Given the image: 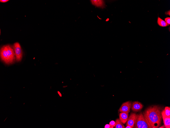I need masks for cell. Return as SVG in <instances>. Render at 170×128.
Wrapping results in <instances>:
<instances>
[{
  "label": "cell",
  "mask_w": 170,
  "mask_h": 128,
  "mask_svg": "<svg viewBox=\"0 0 170 128\" xmlns=\"http://www.w3.org/2000/svg\"><path fill=\"white\" fill-rule=\"evenodd\" d=\"M136 114L135 113H131L130 114L126 122V126H129L132 128L134 126Z\"/></svg>",
  "instance_id": "cell-6"
},
{
  "label": "cell",
  "mask_w": 170,
  "mask_h": 128,
  "mask_svg": "<svg viewBox=\"0 0 170 128\" xmlns=\"http://www.w3.org/2000/svg\"><path fill=\"white\" fill-rule=\"evenodd\" d=\"M143 107V106L141 103L138 101H136L132 103L131 108L133 112H138L141 111Z\"/></svg>",
  "instance_id": "cell-7"
},
{
  "label": "cell",
  "mask_w": 170,
  "mask_h": 128,
  "mask_svg": "<svg viewBox=\"0 0 170 128\" xmlns=\"http://www.w3.org/2000/svg\"><path fill=\"white\" fill-rule=\"evenodd\" d=\"M0 57L2 61L5 64H13L16 56L13 48L9 45L2 46L0 49Z\"/></svg>",
  "instance_id": "cell-2"
},
{
  "label": "cell",
  "mask_w": 170,
  "mask_h": 128,
  "mask_svg": "<svg viewBox=\"0 0 170 128\" xmlns=\"http://www.w3.org/2000/svg\"><path fill=\"white\" fill-rule=\"evenodd\" d=\"M9 0H0V1L2 3H5L8 1Z\"/></svg>",
  "instance_id": "cell-17"
},
{
  "label": "cell",
  "mask_w": 170,
  "mask_h": 128,
  "mask_svg": "<svg viewBox=\"0 0 170 128\" xmlns=\"http://www.w3.org/2000/svg\"><path fill=\"white\" fill-rule=\"evenodd\" d=\"M92 4L100 8H103L105 4L103 1L102 0H91Z\"/></svg>",
  "instance_id": "cell-10"
},
{
  "label": "cell",
  "mask_w": 170,
  "mask_h": 128,
  "mask_svg": "<svg viewBox=\"0 0 170 128\" xmlns=\"http://www.w3.org/2000/svg\"><path fill=\"white\" fill-rule=\"evenodd\" d=\"M165 22L168 24H170V17H167L165 18Z\"/></svg>",
  "instance_id": "cell-15"
},
{
  "label": "cell",
  "mask_w": 170,
  "mask_h": 128,
  "mask_svg": "<svg viewBox=\"0 0 170 128\" xmlns=\"http://www.w3.org/2000/svg\"><path fill=\"white\" fill-rule=\"evenodd\" d=\"M15 52L16 60L18 62L20 61L23 57V52L19 43L18 42L14 44L13 47Z\"/></svg>",
  "instance_id": "cell-4"
},
{
  "label": "cell",
  "mask_w": 170,
  "mask_h": 128,
  "mask_svg": "<svg viewBox=\"0 0 170 128\" xmlns=\"http://www.w3.org/2000/svg\"><path fill=\"white\" fill-rule=\"evenodd\" d=\"M162 115L164 125L166 128H170V117L166 116L164 112V110L162 112Z\"/></svg>",
  "instance_id": "cell-8"
},
{
  "label": "cell",
  "mask_w": 170,
  "mask_h": 128,
  "mask_svg": "<svg viewBox=\"0 0 170 128\" xmlns=\"http://www.w3.org/2000/svg\"><path fill=\"white\" fill-rule=\"evenodd\" d=\"M164 112L165 115L168 117H170V107H166L164 110Z\"/></svg>",
  "instance_id": "cell-13"
},
{
  "label": "cell",
  "mask_w": 170,
  "mask_h": 128,
  "mask_svg": "<svg viewBox=\"0 0 170 128\" xmlns=\"http://www.w3.org/2000/svg\"><path fill=\"white\" fill-rule=\"evenodd\" d=\"M110 125L112 127H114L116 125V123L114 121H112L109 123Z\"/></svg>",
  "instance_id": "cell-14"
},
{
  "label": "cell",
  "mask_w": 170,
  "mask_h": 128,
  "mask_svg": "<svg viewBox=\"0 0 170 128\" xmlns=\"http://www.w3.org/2000/svg\"><path fill=\"white\" fill-rule=\"evenodd\" d=\"M157 23L160 26L163 27H167L169 25L165 21L161 19L160 17L158 18Z\"/></svg>",
  "instance_id": "cell-12"
},
{
  "label": "cell",
  "mask_w": 170,
  "mask_h": 128,
  "mask_svg": "<svg viewBox=\"0 0 170 128\" xmlns=\"http://www.w3.org/2000/svg\"><path fill=\"white\" fill-rule=\"evenodd\" d=\"M133 128H151L149 123L145 118L142 112L136 114L135 125Z\"/></svg>",
  "instance_id": "cell-3"
},
{
  "label": "cell",
  "mask_w": 170,
  "mask_h": 128,
  "mask_svg": "<svg viewBox=\"0 0 170 128\" xmlns=\"http://www.w3.org/2000/svg\"><path fill=\"white\" fill-rule=\"evenodd\" d=\"M165 14L166 15H169V16H170V10L169 11H168L167 12H166L165 13Z\"/></svg>",
  "instance_id": "cell-18"
},
{
  "label": "cell",
  "mask_w": 170,
  "mask_h": 128,
  "mask_svg": "<svg viewBox=\"0 0 170 128\" xmlns=\"http://www.w3.org/2000/svg\"><path fill=\"white\" fill-rule=\"evenodd\" d=\"M162 111L157 105L148 107L143 112L145 118L149 123L151 128H157L160 126L162 121Z\"/></svg>",
  "instance_id": "cell-1"
},
{
  "label": "cell",
  "mask_w": 170,
  "mask_h": 128,
  "mask_svg": "<svg viewBox=\"0 0 170 128\" xmlns=\"http://www.w3.org/2000/svg\"><path fill=\"white\" fill-rule=\"evenodd\" d=\"M129 117V113L125 112H121L119 114V119L123 124L127 122Z\"/></svg>",
  "instance_id": "cell-9"
},
{
  "label": "cell",
  "mask_w": 170,
  "mask_h": 128,
  "mask_svg": "<svg viewBox=\"0 0 170 128\" xmlns=\"http://www.w3.org/2000/svg\"><path fill=\"white\" fill-rule=\"evenodd\" d=\"M165 128V126L164 125L163 126H161V127H160V128Z\"/></svg>",
  "instance_id": "cell-20"
},
{
  "label": "cell",
  "mask_w": 170,
  "mask_h": 128,
  "mask_svg": "<svg viewBox=\"0 0 170 128\" xmlns=\"http://www.w3.org/2000/svg\"><path fill=\"white\" fill-rule=\"evenodd\" d=\"M132 128L131 127L129 126H126V127L125 128Z\"/></svg>",
  "instance_id": "cell-19"
},
{
  "label": "cell",
  "mask_w": 170,
  "mask_h": 128,
  "mask_svg": "<svg viewBox=\"0 0 170 128\" xmlns=\"http://www.w3.org/2000/svg\"><path fill=\"white\" fill-rule=\"evenodd\" d=\"M105 128H114L113 127H111L109 124H107L105 126Z\"/></svg>",
  "instance_id": "cell-16"
},
{
  "label": "cell",
  "mask_w": 170,
  "mask_h": 128,
  "mask_svg": "<svg viewBox=\"0 0 170 128\" xmlns=\"http://www.w3.org/2000/svg\"><path fill=\"white\" fill-rule=\"evenodd\" d=\"M132 102L130 101H126L123 103L120 108L119 111L120 112H125L129 113L131 108Z\"/></svg>",
  "instance_id": "cell-5"
},
{
  "label": "cell",
  "mask_w": 170,
  "mask_h": 128,
  "mask_svg": "<svg viewBox=\"0 0 170 128\" xmlns=\"http://www.w3.org/2000/svg\"><path fill=\"white\" fill-rule=\"evenodd\" d=\"M116 125L114 127L115 128H125V127L124 125L120 119H117L115 121Z\"/></svg>",
  "instance_id": "cell-11"
}]
</instances>
